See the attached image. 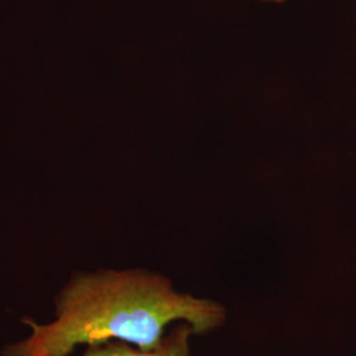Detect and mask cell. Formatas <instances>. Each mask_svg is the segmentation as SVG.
Wrapping results in <instances>:
<instances>
[{"instance_id":"3","label":"cell","mask_w":356,"mask_h":356,"mask_svg":"<svg viewBox=\"0 0 356 356\" xmlns=\"http://www.w3.org/2000/svg\"><path fill=\"white\" fill-rule=\"evenodd\" d=\"M260 1H266V3H284L285 0H260Z\"/></svg>"},{"instance_id":"4","label":"cell","mask_w":356,"mask_h":356,"mask_svg":"<svg viewBox=\"0 0 356 356\" xmlns=\"http://www.w3.org/2000/svg\"><path fill=\"white\" fill-rule=\"evenodd\" d=\"M3 356H8V355H3Z\"/></svg>"},{"instance_id":"2","label":"cell","mask_w":356,"mask_h":356,"mask_svg":"<svg viewBox=\"0 0 356 356\" xmlns=\"http://www.w3.org/2000/svg\"><path fill=\"white\" fill-rule=\"evenodd\" d=\"M195 331L189 323L177 322L161 342L151 350H143L123 341H108L88 346L79 356H191V339ZM72 356V355H69Z\"/></svg>"},{"instance_id":"1","label":"cell","mask_w":356,"mask_h":356,"mask_svg":"<svg viewBox=\"0 0 356 356\" xmlns=\"http://www.w3.org/2000/svg\"><path fill=\"white\" fill-rule=\"evenodd\" d=\"M227 310L216 300L181 292L148 269L76 272L54 297V318H24L29 334L3 355L69 356L78 346L123 341L143 350L161 342L169 325L189 323L195 334L225 326Z\"/></svg>"}]
</instances>
